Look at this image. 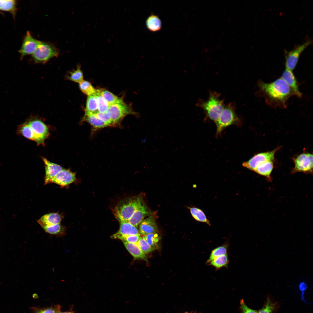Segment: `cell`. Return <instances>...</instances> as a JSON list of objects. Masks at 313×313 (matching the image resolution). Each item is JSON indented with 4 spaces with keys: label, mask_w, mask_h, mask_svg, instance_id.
I'll list each match as a JSON object with an SVG mask.
<instances>
[{
    "label": "cell",
    "mask_w": 313,
    "mask_h": 313,
    "mask_svg": "<svg viewBox=\"0 0 313 313\" xmlns=\"http://www.w3.org/2000/svg\"><path fill=\"white\" fill-rule=\"evenodd\" d=\"M258 86L267 101L272 105L285 107L287 100L294 95L291 88L281 77L269 83L260 81Z\"/></svg>",
    "instance_id": "6da1fadb"
},
{
    "label": "cell",
    "mask_w": 313,
    "mask_h": 313,
    "mask_svg": "<svg viewBox=\"0 0 313 313\" xmlns=\"http://www.w3.org/2000/svg\"><path fill=\"white\" fill-rule=\"evenodd\" d=\"M143 202L140 196L127 198L117 205L113 211L114 214L119 222L128 221Z\"/></svg>",
    "instance_id": "7a4b0ae2"
},
{
    "label": "cell",
    "mask_w": 313,
    "mask_h": 313,
    "mask_svg": "<svg viewBox=\"0 0 313 313\" xmlns=\"http://www.w3.org/2000/svg\"><path fill=\"white\" fill-rule=\"evenodd\" d=\"M195 105L202 108L206 117L214 123L218 119L225 106L220 95L214 92L210 93L206 101L199 99Z\"/></svg>",
    "instance_id": "3957f363"
},
{
    "label": "cell",
    "mask_w": 313,
    "mask_h": 313,
    "mask_svg": "<svg viewBox=\"0 0 313 313\" xmlns=\"http://www.w3.org/2000/svg\"><path fill=\"white\" fill-rule=\"evenodd\" d=\"M215 123L216 127V137L219 136L225 128L230 125H240L241 120L236 113L234 104L231 103L225 106Z\"/></svg>",
    "instance_id": "277c9868"
},
{
    "label": "cell",
    "mask_w": 313,
    "mask_h": 313,
    "mask_svg": "<svg viewBox=\"0 0 313 313\" xmlns=\"http://www.w3.org/2000/svg\"><path fill=\"white\" fill-rule=\"evenodd\" d=\"M106 112L115 126L120 125L121 122L127 115L132 114L137 117H139V113L133 111L121 99L117 103L110 105Z\"/></svg>",
    "instance_id": "5b68a950"
},
{
    "label": "cell",
    "mask_w": 313,
    "mask_h": 313,
    "mask_svg": "<svg viewBox=\"0 0 313 313\" xmlns=\"http://www.w3.org/2000/svg\"><path fill=\"white\" fill-rule=\"evenodd\" d=\"M59 54L58 49L50 43L41 41L35 51L32 54L35 62L45 63L51 58L57 57Z\"/></svg>",
    "instance_id": "8992f818"
},
{
    "label": "cell",
    "mask_w": 313,
    "mask_h": 313,
    "mask_svg": "<svg viewBox=\"0 0 313 313\" xmlns=\"http://www.w3.org/2000/svg\"><path fill=\"white\" fill-rule=\"evenodd\" d=\"M292 159L294 166L291 172L292 174L298 172L306 174L312 173V154L304 152Z\"/></svg>",
    "instance_id": "52a82bcc"
},
{
    "label": "cell",
    "mask_w": 313,
    "mask_h": 313,
    "mask_svg": "<svg viewBox=\"0 0 313 313\" xmlns=\"http://www.w3.org/2000/svg\"><path fill=\"white\" fill-rule=\"evenodd\" d=\"M312 43V40H308L303 43L296 46L291 50H285V69L291 71L294 70L301 53Z\"/></svg>",
    "instance_id": "ba28073f"
},
{
    "label": "cell",
    "mask_w": 313,
    "mask_h": 313,
    "mask_svg": "<svg viewBox=\"0 0 313 313\" xmlns=\"http://www.w3.org/2000/svg\"><path fill=\"white\" fill-rule=\"evenodd\" d=\"M280 148V147L271 151L255 154L248 161L243 162L242 165L244 167L254 171L257 167L262 163L267 161H273L275 153Z\"/></svg>",
    "instance_id": "9c48e42d"
},
{
    "label": "cell",
    "mask_w": 313,
    "mask_h": 313,
    "mask_svg": "<svg viewBox=\"0 0 313 313\" xmlns=\"http://www.w3.org/2000/svg\"><path fill=\"white\" fill-rule=\"evenodd\" d=\"M41 41L34 38L29 31L24 37L21 48L19 51L21 59L25 56L32 54L37 48Z\"/></svg>",
    "instance_id": "30bf717a"
},
{
    "label": "cell",
    "mask_w": 313,
    "mask_h": 313,
    "mask_svg": "<svg viewBox=\"0 0 313 313\" xmlns=\"http://www.w3.org/2000/svg\"><path fill=\"white\" fill-rule=\"evenodd\" d=\"M27 123L31 127L38 141V144H43L48 136L49 132L46 125L42 121L35 119L29 121Z\"/></svg>",
    "instance_id": "8fae6325"
},
{
    "label": "cell",
    "mask_w": 313,
    "mask_h": 313,
    "mask_svg": "<svg viewBox=\"0 0 313 313\" xmlns=\"http://www.w3.org/2000/svg\"><path fill=\"white\" fill-rule=\"evenodd\" d=\"M75 179L74 173L69 170L63 168L52 180L50 183H54L63 187L73 183Z\"/></svg>",
    "instance_id": "7c38bea8"
},
{
    "label": "cell",
    "mask_w": 313,
    "mask_h": 313,
    "mask_svg": "<svg viewBox=\"0 0 313 313\" xmlns=\"http://www.w3.org/2000/svg\"><path fill=\"white\" fill-rule=\"evenodd\" d=\"M158 230V226L153 216H150L143 219L139 224L138 230L139 234L143 235L156 233Z\"/></svg>",
    "instance_id": "4fadbf2b"
},
{
    "label": "cell",
    "mask_w": 313,
    "mask_h": 313,
    "mask_svg": "<svg viewBox=\"0 0 313 313\" xmlns=\"http://www.w3.org/2000/svg\"><path fill=\"white\" fill-rule=\"evenodd\" d=\"M45 165L44 184L50 183L52 180L63 169L60 165L51 162L45 158H42Z\"/></svg>",
    "instance_id": "5bb4252c"
},
{
    "label": "cell",
    "mask_w": 313,
    "mask_h": 313,
    "mask_svg": "<svg viewBox=\"0 0 313 313\" xmlns=\"http://www.w3.org/2000/svg\"><path fill=\"white\" fill-rule=\"evenodd\" d=\"M288 84L292 89L294 95L301 97L300 92L297 81L292 71L285 69L281 77Z\"/></svg>",
    "instance_id": "9a60e30c"
},
{
    "label": "cell",
    "mask_w": 313,
    "mask_h": 313,
    "mask_svg": "<svg viewBox=\"0 0 313 313\" xmlns=\"http://www.w3.org/2000/svg\"><path fill=\"white\" fill-rule=\"evenodd\" d=\"M149 214V212L147 206L143 202L137 208L128 222L133 225L137 227Z\"/></svg>",
    "instance_id": "2e32d148"
},
{
    "label": "cell",
    "mask_w": 313,
    "mask_h": 313,
    "mask_svg": "<svg viewBox=\"0 0 313 313\" xmlns=\"http://www.w3.org/2000/svg\"><path fill=\"white\" fill-rule=\"evenodd\" d=\"M62 217L57 213H51L44 214L37 221L41 227L60 223Z\"/></svg>",
    "instance_id": "e0dca14e"
},
{
    "label": "cell",
    "mask_w": 313,
    "mask_h": 313,
    "mask_svg": "<svg viewBox=\"0 0 313 313\" xmlns=\"http://www.w3.org/2000/svg\"><path fill=\"white\" fill-rule=\"evenodd\" d=\"M119 230L112 237L117 236H124L139 234V230L136 226L130 223L128 221H121Z\"/></svg>",
    "instance_id": "ac0fdd59"
},
{
    "label": "cell",
    "mask_w": 313,
    "mask_h": 313,
    "mask_svg": "<svg viewBox=\"0 0 313 313\" xmlns=\"http://www.w3.org/2000/svg\"><path fill=\"white\" fill-rule=\"evenodd\" d=\"M83 119V121H85L91 125L93 132L108 127L107 124L99 119L94 115L85 114Z\"/></svg>",
    "instance_id": "d6986e66"
},
{
    "label": "cell",
    "mask_w": 313,
    "mask_h": 313,
    "mask_svg": "<svg viewBox=\"0 0 313 313\" xmlns=\"http://www.w3.org/2000/svg\"><path fill=\"white\" fill-rule=\"evenodd\" d=\"M273 167V161H267L259 165L254 171L258 174L265 177L269 181H271L270 175Z\"/></svg>",
    "instance_id": "ffe728a7"
},
{
    "label": "cell",
    "mask_w": 313,
    "mask_h": 313,
    "mask_svg": "<svg viewBox=\"0 0 313 313\" xmlns=\"http://www.w3.org/2000/svg\"><path fill=\"white\" fill-rule=\"evenodd\" d=\"M17 133L19 134L30 140L36 141L38 144V139L32 130L27 123L19 125L17 128Z\"/></svg>",
    "instance_id": "44dd1931"
},
{
    "label": "cell",
    "mask_w": 313,
    "mask_h": 313,
    "mask_svg": "<svg viewBox=\"0 0 313 313\" xmlns=\"http://www.w3.org/2000/svg\"><path fill=\"white\" fill-rule=\"evenodd\" d=\"M97 97L95 94L88 96L85 114L94 115L99 112Z\"/></svg>",
    "instance_id": "7402d4cb"
},
{
    "label": "cell",
    "mask_w": 313,
    "mask_h": 313,
    "mask_svg": "<svg viewBox=\"0 0 313 313\" xmlns=\"http://www.w3.org/2000/svg\"><path fill=\"white\" fill-rule=\"evenodd\" d=\"M46 233L57 236H62L66 234V228L60 223L42 227Z\"/></svg>",
    "instance_id": "603a6c76"
},
{
    "label": "cell",
    "mask_w": 313,
    "mask_h": 313,
    "mask_svg": "<svg viewBox=\"0 0 313 313\" xmlns=\"http://www.w3.org/2000/svg\"><path fill=\"white\" fill-rule=\"evenodd\" d=\"M126 249L135 259L146 260V256L137 244L123 242Z\"/></svg>",
    "instance_id": "cb8c5ba5"
},
{
    "label": "cell",
    "mask_w": 313,
    "mask_h": 313,
    "mask_svg": "<svg viewBox=\"0 0 313 313\" xmlns=\"http://www.w3.org/2000/svg\"><path fill=\"white\" fill-rule=\"evenodd\" d=\"M146 24L147 28L151 32H157L161 29V20L156 15L151 14L147 19Z\"/></svg>",
    "instance_id": "d4e9b609"
},
{
    "label": "cell",
    "mask_w": 313,
    "mask_h": 313,
    "mask_svg": "<svg viewBox=\"0 0 313 313\" xmlns=\"http://www.w3.org/2000/svg\"><path fill=\"white\" fill-rule=\"evenodd\" d=\"M17 8V2L15 0H0V11L8 12L14 17L16 15Z\"/></svg>",
    "instance_id": "484cf974"
},
{
    "label": "cell",
    "mask_w": 313,
    "mask_h": 313,
    "mask_svg": "<svg viewBox=\"0 0 313 313\" xmlns=\"http://www.w3.org/2000/svg\"><path fill=\"white\" fill-rule=\"evenodd\" d=\"M229 260L228 254L217 257L207 263L218 270L223 267H228Z\"/></svg>",
    "instance_id": "4316f807"
},
{
    "label": "cell",
    "mask_w": 313,
    "mask_h": 313,
    "mask_svg": "<svg viewBox=\"0 0 313 313\" xmlns=\"http://www.w3.org/2000/svg\"><path fill=\"white\" fill-rule=\"evenodd\" d=\"M228 246V243H226L213 250L207 261V263L217 257L227 254Z\"/></svg>",
    "instance_id": "83f0119b"
},
{
    "label": "cell",
    "mask_w": 313,
    "mask_h": 313,
    "mask_svg": "<svg viewBox=\"0 0 313 313\" xmlns=\"http://www.w3.org/2000/svg\"><path fill=\"white\" fill-rule=\"evenodd\" d=\"M190 212L193 218L196 220L210 225V221L201 210L198 208L192 207L190 208Z\"/></svg>",
    "instance_id": "f1b7e54d"
},
{
    "label": "cell",
    "mask_w": 313,
    "mask_h": 313,
    "mask_svg": "<svg viewBox=\"0 0 313 313\" xmlns=\"http://www.w3.org/2000/svg\"><path fill=\"white\" fill-rule=\"evenodd\" d=\"M143 238L155 250L159 247L160 238L156 233L150 234L144 236Z\"/></svg>",
    "instance_id": "f546056e"
},
{
    "label": "cell",
    "mask_w": 313,
    "mask_h": 313,
    "mask_svg": "<svg viewBox=\"0 0 313 313\" xmlns=\"http://www.w3.org/2000/svg\"><path fill=\"white\" fill-rule=\"evenodd\" d=\"M79 87L83 93L88 96L95 94L97 92L91 83L86 81L83 80L79 83Z\"/></svg>",
    "instance_id": "4dcf8cb0"
},
{
    "label": "cell",
    "mask_w": 313,
    "mask_h": 313,
    "mask_svg": "<svg viewBox=\"0 0 313 313\" xmlns=\"http://www.w3.org/2000/svg\"><path fill=\"white\" fill-rule=\"evenodd\" d=\"M98 90L110 105L117 103L121 99L108 90L103 89Z\"/></svg>",
    "instance_id": "1f68e13d"
},
{
    "label": "cell",
    "mask_w": 313,
    "mask_h": 313,
    "mask_svg": "<svg viewBox=\"0 0 313 313\" xmlns=\"http://www.w3.org/2000/svg\"><path fill=\"white\" fill-rule=\"evenodd\" d=\"M67 77L70 81L79 83L83 80V74L79 66L76 70L70 72Z\"/></svg>",
    "instance_id": "d6a6232c"
},
{
    "label": "cell",
    "mask_w": 313,
    "mask_h": 313,
    "mask_svg": "<svg viewBox=\"0 0 313 313\" xmlns=\"http://www.w3.org/2000/svg\"><path fill=\"white\" fill-rule=\"evenodd\" d=\"M97 98L99 112H105L107 111L110 105L100 94L98 89L95 94Z\"/></svg>",
    "instance_id": "836d02e7"
},
{
    "label": "cell",
    "mask_w": 313,
    "mask_h": 313,
    "mask_svg": "<svg viewBox=\"0 0 313 313\" xmlns=\"http://www.w3.org/2000/svg\"><path fill=\"white\" fill-rule=\"evenodd\" d=\"M139 234L124 236H117L112 237L114 239H119L123 242L128 243L137 244L141 237Z\"/></svg>",
    "instance_id": "e575fe53"
},
{
    "label": "cell",
    "mask_w": 313,
    "mask_h": 313,
    "mask_svg": "<svg viewBox=\"0 0 313 313\" xmlns=\"http://www.w3.org/2000/svg\"><path fill=\"white\" fill-rule=\"evenodd\" d=\"M277 304L272 302L269 298H267L266 303L263 307L260 310L258 313H272L276 307Z\"/></svg>",
    "instance_id": "d590c367"
},
{
    "label": "cell",
    "mask_w": 313,
    "mask_h": 313,
    "mask_svg": "<svg viewBox=\"0 0 313 313\" xmlns=\"http://www.w3.org/2000/svg\"><path fill=\"white\" fill-rule=\"evenodd\" d=\"M137 244L144 253H148L155 250L148 243L143 237H140Z\"/></svg>",
    "instance_id": "8d00e7d4"
},
{
    "label": "cell",
    "mask_w": 313,
    "mask_h": 313,
    "mask_svg": "<svg viewBox=\"0 0 313 313\" xmlns=\"http://www.w3.org/2000/svg\"><path fill=\"white\" fill-rule=\"evenodd\" d=\"M94 115L99 119L105 123L108 126H115L114 123L106 112H99Z\"/></svg>",
    "instance_id": "74e56055"
},
{
    "label": "cell",
    "mask_w": 313,
    "mask_h": 313,
    "mask_svg": "<svg viewBox=\"0 0 313 313\" xmlns=\"http://www.w3.org/2000/svg\"><path fill=\"white\" fill-rule=\"evenodd\" d=\"M240 308L242 313H258L257 311L249 308L245 303L243 299L240 302Z\"/></svg>",
    "instance_id": "f35d334b"
},
{
    "label": "cell",
    "mask_w": 313,
    "mask_h": 313,
    "mask_svg": "<svg viewBox=\"0 0 313 313\" xmlns=\"http://www.w3.org/2000/svg\"><path fill=\"white\" fill-rule=\"evenodd\" d=\"M37 313H59V312L55 308H50L40 311Z\"/></svg>",
    "instance_id": "ab89813d"
},
{
    "label": "cell",
    "mask_w": 313,
    "mask_h": 313,
    "mask_svg": "<svg viewBox=\"0 0 313 313\" xmlns=\"http://www.w3.org/2000/svg\"><path fill=\"white\" fill-rule=\"evenodd\" d=\"M71 313L68 312H62V313Z\"/></svg>",
    "instance_id": "60d3db41"
},
{
    "label": "cell",
    "mask_w": 313,
    "mask_h": 313,
    "mask_svg": "<svg viewBox=\"0 0 313 313\" xmlns=\"http://www.w3.org/2000/svg\"><path fill=\"white\" fill-rule=\"evenodd\" d=\"M185 313H189L188 312H186Z\"/></svg>",
    "instance_id": "b9f144b4"
}]
</instances>
